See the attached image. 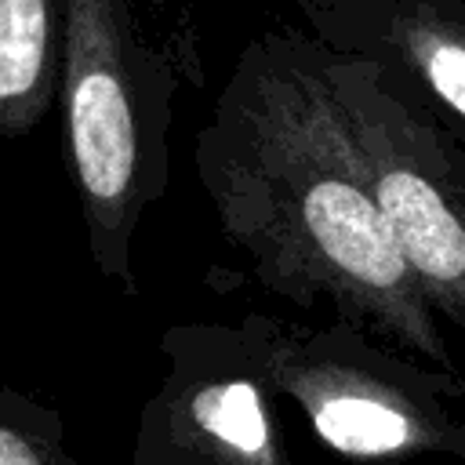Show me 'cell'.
<instances>
[{
	"label": "cell",
	"instance_id": "1",
	"mask_svg": "<svg viewBox=\"0 0 465 465\" xmlns=\"http://www.w3.org/2000/svg\"><path fill=\"white\" fill-rule=\"evenodd\" d=\"M225 236L265 287L458 378L440 312L411 272L323 69V44L258 40L196 145Z\"/></svg>",
	"mask_w": 465,
	"mask_h": 465
},
{
	"label": "cell",
	"instance_id": "2",
	"mask_svg": "<svg viewBox=\"0 0 465 465\" xmlns=\"http://www.w3.org/2000/svg\"><path fill=\"white\" fill-rule=\"evenodd\" d=\"M254 367L287 392L316 436L345 458H458L465 418L454 411L461 381L341 323L338 331H280L262 323Z\"/></svg>",
	"mask_w": 465,
	"mask_h": 465
},
{
	"label": "cell",
	"instance_id": "3",
	"mask_svg": "<svg viewBox=\"0 0 465 465\" xmlns=\"http://www.w3.org/2000/svg\"><path fill=\"white\" fill-rule=\"evenodd\" d=\"M323 69L411 272L465 331V142L374 62L323 44Z\"/></svg>",
	"mask_w": 465,
	"mask_h": 465
},
{
	"label": "cell",
	"instance_id": "4",
	"mask_svg": "<svg viewBox=\"0 0 465 465\" xmlns=\"http://www.w3.org/2000/svg\"><path fill=\"white\" fill-rule=\"evenodd\" d=\"M62 98L94 262L127 283V240L149 196L127 69V4L62 0Z\"/></svg>",
	"mask_w": 465,
	"mask_h": 465
},
{
	"label": "cell",
	"instance_id": "5",
	"mask_svg": "<svg viewBox=\"0 0 465 465\" xmlns=\"http://www.w3.org/2000/svg\"><path fill=\"white\" fill-rule=\"evenodd\" d=\"M323 44L374 62L465 142V0H316Z\"/></svg>",
	"mask_w": 465,
	"mask_h": 465
},
{
	"label": "cell",
	"instance_id": "6",
	"mask_svg": "<svg viewBox=\"0 0 465 465\" xmlns=\"http://www.w3.org/2000/svg\"><path fill=\"white\" fill-rule=\"evenodd\" d=\"M58 0H0V134L29 131L62 87Z\"/></svg>",
	"mask_w": 465,
	"mask_h": 465
},
{
	"label": "cell",
	"instance_id": "7",
	"mask_svg": "<svg viewBox=\"0 0 465 465\" xmlns=\"http://www.w3.org/2000/svg\"><path fill=\"white\" fill-rule=\"evenodd\" d=\"M174 432L203 465H283L272 418L247 378H218L174 407Z\"/></svg>",
	"mask_w": 465,
	"mask_h": 465
},
{
	"label": "cell",
	"instance_id": "8",
	"mask_svg": "<svg viewBox=\"0 0 465 465\" xmlns=\"http://www.w3.org/2000/svg\"><path fill=\"white\" fill-rule=\"evenodd\" d=\"M0 465H73V461L29 425L0 418Z\"/></svg>",
	"mask_w": 465,
	"mask_h": 465
}]
</instances>
